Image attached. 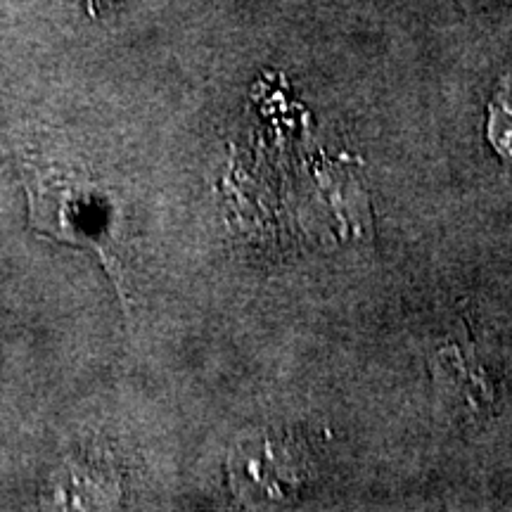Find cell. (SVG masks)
Here are the masks:
<instances>
[{"label": "cell", "instance_id": "cell-1", "mask_svg": "<svg viewBox=\"0 0 512 512\" xmlns=\"http://www.w3.org/2000/svg\"><path fill=\"white\" fill-rule=\"evenodd\" d=\"M24 185L29 195V221L36 233L74 245H91L100 254H107L102 245L107 204L91 181L76 171L34 159L24 166Z\"/></svg>", "mask_w": 512, "mask_h": 512}, {"label": "cell", "instance_id": "cell-2", "mask_svg": "<svg viewBox=\"0 0 512 512\" xmlns=\"http://www.w3.org/2000/svg\"><path fill=\"white\" fill-rule=\"evenodd\" d=\"M88 3V10L93 12V15H100V10L105 8V5H110L112 0H86Z\"/></svg>", "mask_w": 512, "mask_h": 512}]
</instances>
